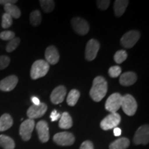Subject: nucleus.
I'll return each instance as SVG.
<instances>
[{
  "label": "nucleus",
  "mask_w": 149,
  "mask_h": 149,
  "mask_svg": "<svg viewBox=\"0 0 149 149\" xmlns=\"http://www.w3.org/2000/svg\"><path fill=\"white\" fill-rule=\"evenodd\" d=\"M108 91L107 80L102 76H97L93 81V86L90 91L91 97L95 102H99L106 96Z\"/></svg>",
  "instance_id": "obj_1"
},
{
  "label": "nucleus",
  "mask_w": 149,
  "mask_h": 149,
  "mask_svg": "<svg viewBox=\"0 0 149 149\" xmlns=\"http://www.w3.org/2000/svg\"><path fill=\"white\" fill-rule=\"evenodd\" d=\"M50 68V65L43 59L35 61L31 69V77L33 79H37L43 77L47 74Z\"/></svg>",
  "instance_id": "obj_2"
},
{
  "label": "nucleus",
  "mask_w": 149,
  "mask_h": 149,
  "mask_svg": "<svg viewBox=\"0 0 149 149\" xmlns=\"http://www.w3.org/2000/svg\"><path fill=\"white\" fill-rule=\"evenodd\" d=\"M124 113L128 116H133L135 114L137 109V104L135 98L129 94L122 97V106H121Z\"/></svg>",
  "instance_id": "obj_3"
},
{
  "label": "nucleus",
  "mask_w": 149,
  "mask_h": 149,
  "mask_svg": "<svg viewBox=\"0 0 149 149\" xmlns=\"http://www.w3.org/2000/svg\"><path fill=\"white\" fill-rule=\"evenodd\" d=\"M122 97L118 93H115L111 95L107 99L105 104V108L107 111L111 113H117V111L121 108L122 102Z\"/></svg>",
  "instance_id": "obj_4"
},
{
  "label": "nucleus",
  "mask_w": 149,
  "mask_h": 149,
  "mask_svg": "<svg viewBox=\"0 0 149 149\" xmlns=\"http://www.w3.org/2000/svg\"><path fill=\"white\" fill-rule=\"evenodd\" d=\"M121 122V116L118 113H111L104 118L100 123L102 130H108L116 128Z\"/></svg>",
  "instance_id": "obj_5"
},
{
  "label": "nucleus",
  "mask_w": 149,
  "mask_h": 149,
  "mask_svg": "<svg viewBox=\"0 0 149 149\" xmlns=\"http://www.w3.org/2000/svg\"><path fill=\"white\" fill-rule=\"evenodd\" d=\"M140 37V33L137 31H130L121 38V44L126 48H131L135 45Z\"/></svg>",
  "instance_id": "obj_6"
},
{
  "label": "nucleus",
  "mask_w": 149,
  "mask_h": 149,
  "mask_svg": "<svg viewBox=\"0 0 149 149\" xmlns=\"http://www.w3.org/2000/svg\"><path fill=\"white\" fill-rule=\"evenodd\" d=\"M35 123L34 120L28 119L22 123L19 127V135L24 141H29L34 130Z\"/></svg>",
  "instance_id": "obj_7"
},
{
  "label": "nucleus",
  "mask_w": 149,
  "mask_h": 149,
  "mask_svg": "<svg viewBox=\"0 0 149 149\" xmlns=\"http://www.w3.org/2000/svg\"><path fill=\"white\" fill-rule=\"evenodd\" d=\"M149 141L148 125H143L137 130L133 138V142L136 145L148 144Z\"/></svg>",
  "instance_id": "obj_8"
},
{
  "label": "nucleus",
  "mask_w": 149,
  "mask_h": 149,
  "mask_svg": "<svg viewBox=\"0 0 149 149\" xmlns=\"http://www.w3.org/2000/svg\"><path fill=\"white\" fill-rule=\"evenodd\" d=\"M72 29L78 35H85L89 32V25L86 20L80 17H74L71 20Z\"/></svg>",
  "instance_id": "obj_9"
},
{
  "label": "nucleus",
  "mask_w": 149,
  "mask_h": 149,
  "mask_svg": "<svg viewBox=\"0 0 149 149\" xmlns=\"http://www.w3.org/2000/svg\"><path fill=\"white\" fill-rule=\"evenodd\" d=\"M100 44L95 40H90L86 46L85 57L88 61H93L95 59L97 53L100 50Z\"/></svg>",
  "instance_id": "obj_10"
},
{
  "label": "nucleus",
  "mask_w": 149,
  "mask_h": 149,
  "mask_svg": "<svg viewBox=\"0 0 149 149\" xmlns=\"http://www.w3.org/2000/svg\"><path fill=\"white\" fill-rule=\"evenodd\" d=\"M53 140L59 146H70L74 142V137L71 133L61 132L54 135Z\"/></svg>",
  "instance_id": "obj_11"
},
{
  "label": "nucleus",
  "mask_w": 149,
  "mask_h": 149,
  "mask_svg": "<svg viewBox=\"0 0 149 149\" xmlns=\"http://www.w3.org/2000/svg\"><path fill=\"white\" fill-rule=\"evenodd\" d=\"M47 111V106L44 103H40L39 105H32L27 111V116L29 119L40 118L46 113Z\"/></svg>",
  "instance_id": "obj_12"
},
{
  "label": "nucleus",
  "mask_w": 149,
  "mask_h": 149,
  "mask_svg": "<svg viewBox=\"0 0 149 149\" xmlns=\"http://www.w3.org/2000/svg\"><path fill=\"white\" fill-rule=\"evenodd\" d=\"M18 83V77L16 75H10L0 81V91L10 92L15 88Z\"/></svg>",
  "instance_id": "obj_13"
},
{
  "label": "nucleus",
  "mask_w": 149,
  "mask_h": 149,
  "mask_svg": "<svg viewBox=\"0 0 149 149\" xmlns=\"http://www.w3.org/2000/svg\"><path fill=\"white\" fill-rule=\"evenodd\" d=\"M36 129L41 142H47L50 137L48 123L44 120L40 121L36 124Z\"/></svg>",
  "instance_id": "obj_14"
},
{
  "label": "nucleus",
  "mask_w": 149,
  "mask_h": 149,
  "mask_svg": "<svg viewBox=\"0 0 149 149\" xmlns=\"http://www.w3.org/2000/svg\"><path fill=\"white\" fill-rule=\"evenodd\" d=\"M66 88L64 86H59L53 91L51 95V101L54 104H61L66 95Z\"/></svg>",
  "instance_id": "obj_15"
},
{
  "label": "nucleus",
  "mask_w": 149,
  "mask_h": 149,
  "mask_svg": "<svg viewBox=\"0 0 149 149\" xmlns=\"http://www.w3.org/2000/svg\"><path fill=\"white\" fill-rule=\"evenodd\" d=\"M46 61L48 64L55 65L59 60V54L55 46H50L45 51Z\"/></svg>",
  "instance_id": "obj_16"
},
{
  "label": "nucleus",
  "mask_w": 149,
  "mask_h": 149,
  "mask_svg": "<svg viewBox=\"0 0 149 149\" xmlns=\"http://www.w3.org/2000/svg\"><path fill=\"white\" fill-rule=\"evenodd\" d=\"M137 79V74L135 72L129 71L121 74L120 77V83L124 86H128L134 84Z\"/></svg>",
  "instance_id": "obj_17"
},
{
  "label": "nucleus",
  "mask_w": 149,
  "mask_h": 149,
  "mask_svg": "<svg viewBox=\"0 0 149 149\" xmlns=\"http://www.w3.org/2000/svg\"><path fill=\"white\" fill-rule=\"evenodd\" d=\"M13 124V120L8 113H5L0 117V132L5 131Z\"/></svg>",
  "instance_id": "obj_18"
},
{
  "label": "nucleus",
  "mask_w": 149,
  "mask_h": 149,
  "mask_svg": "<svg viewBox=\"0 0 149 149\" xmlns=\"http://www.w3.org/2000/svg\"><path fill=\"white\" fill-rule=\"evenodd\" d=\"M72 126V120L70 114L67 112H64L61 115L60 120L59 122V128L62 129H68Z\"/></svg>",
  "instance_id": "obj_19"
},
{
  "label": "nucleus",
  "mask_w": 149,
  "mask_h": 149,
  "mask_svg": "<svg viewBox=\"0 0 149 149\" xmlns=\"http://www.w3.org/2000/svg\"><path fill=\"white\" fill-rule=\"evenodd\" d=\"M128 1L127 0H116L114 3V11L117 17H121L125 12Z\"/></svg>",
  "instance_id": "obj_20"
},
{
  "label": "nucleus",
  "mask_w": 149,
  "mask_h": 149,
  "mask_svg": "<svg viewBox=\"0 0 149 149\" xmlns=\"http://www.w3.org/2000/svg\"><path fill=\"white\" fill-rule=\"evenodd\" d=\"M130 141L126 137H121L112 142L109 146L110 149H126L129 146Z\"/></svg>",
  "instance_id": "obj_21"
},
{
  "label": "nucleus",
  "mask_w": 149,
  "mask_h": 149,
  "mask_svg": "<svg viewBox=\"0 0 149 149\" xmlns=\"http://www.w3.org/2000/svg\"><path fill=\"white\" fill-rule=\"evenodd\" d=\"M4 10L6 13L8 14L9 15L11 16L12 18L18 19L20 17V16H21V11H20V9L15 4H11V3L5 4Z\"/></svg>",
  "instance_id": "obj_22"
},
{
  "label": "nucleus",
  "mask_w": 149,
  "mask_h": 149,
  "mask_svg": "<svg viewBox=\"0 0 149 149\" xmlns=\"http://www.w3.org/2000/svg\"><path fill=\"white\" fill-rule=\"evenodd\" d=\"M0 147L3 149H14L15 147V144L11 137L5 135H0Z\"/></svg>",
  "instance_id": "obj_23"
},
{
  "label": "nucleus",
  "mask_w": 149,
  "mask_h": 149,
  "mask_svg": "<svg viewBox=\"0 0 149 149\" xmlns=\"http://www.w3.org/2000/svg\"><path fill=\"white\" fill-rule=\"evenodd\" d=\"M80 97V93L77 90L75 89H72L69 92L67 97V104L68 105L70 106V107H74L77 102L79 100V98Z\"/></svg>",
  "instance_id": "obj_24"
},
{
  "label": "nucleus",
  "mask_w": 149,
  "mask_h": 149,
  "mask_svg": "<svg viewBox=\"0 0 149 149\" xmlns=\"http://www.w3.org/2000/svg\"><path fill=\"white\" fill-rule=\"evenodd\" d=\"M42 22V15L40 10H36L33 11L30 14V23L33 26H37Z\"/></svg>",
  "instance_id": "obj_25"
},
{
  "label": "nucleus",
  "mask_w": 149,
  "mask_h": 149,
  "mask_svg": "<svg viewBox=\"0 0 149 149\" xmlns=\"http://www.w3.org/2000/svg\"><path fill=\"white\" fill-rule=\"evenodd\" d=\"M40 6L46 13H51L55 8V2L52 0H40Z\"/></svg>",
  "instance_id": "obj_26"
},
{
  "label": "nucleus",
  "mask_w": 149,
  "mask_h": 149,
  "mask_svg": "<svg viewBox=\"0 0 149 149\" xmlns=\"http://www.w3.org/2000/svg\"><path fill=\"white\" fill-rule=\"evenodd\" d=\"M20 44V39L19 37H15V38L11 40L8 44H7L6 47V51L8 53H11V52L14 51L18 46Z\"/></svg>",
  "instance_id": "obj_27"
},
{
  "label": "nucleus",
  "mask_w": 149,
  "mask_h": 149,
  "mask_svg": "<svg viewBox=\"0 0 149 149\" xmlns=\"http://www.w3.org/2000/svg\"><path fill=\"white\" fill-rule=\"evenodd\" d=\"M128 55L126 52L124 50L117 51L114 55V60L117 64H122L127 58Z\"/></svg>",
  "instance_id": "obj_28"
},
{
  "label": "nucleus",
  "mask_w": 149,
  "mask_h": 149,
  "mask_svg": "<svg viewBox=\"0 0 149 149\" xmlns=\"http://www.w3.org/2000/svg\"><path fill=\"white\" fill-rule=\"evenodd\" d=\"M13 24V18L8 14H3L2 19H1V26L3 29H8Z\"/></svg>",
  "instance_id": "obj_29"
},
{
  "label": "nucleus",
  "mask_w": 149,
  "mask_h": 149,
  "mask_svg": "<svg viewBox=\"0 0 149 149\" xmlns=\"http://www.w3.org/2000/svg\"><path fill=\"white\" fill-rule=\"evenodd\" d=\"M122 72V68L119 66H113L111 67L109 70V74L110 77L115 78L117 77Z\"/></svg>",
  "instance_id": "obj_30"
},
{
  "label": "nucleus",
  "mask_w": 149,
  "mask_h": 149,
  "mask_svg": "<svg viewBox=\"0 0 149 149\" xmlns=\"http://www.w3.org/2000/svg\"><path fill=\"white\" fill-rule=\"evenodd\" d=\"M15 33L10 31H3V32L0 33V39L5 41H10L15 37Z\"/></svg>",
  "instance_id": "obj_31"
},
{
  "label": "nucleus",
  "mask_w": 149,
  "mask_h": 149,
  "mask_svg": "<svg viewBox=\"0 0 149 149\" xmlns=\"http://www.w3.org/2000/svg\"><path fill=\"white\" fill-rule=\"evenodd\" d=\"M10 59L8 56H0V70L5 69L6 68H7L10 64Z\"/></svg>",
  "instance_id": "obj_32"
},
{
  "label": "nucleus",
  "mask_w": 149,
  "mask_h": 149,
  "mask_svg": "<svg viewBox=\"0 0 149 149\" xmlns=\"http://www.w3.org/2000/svg\"><path fill=\"white\" fill-rule=\"evenodd\" d=\"M111 1L107 0H98L97 1V7L101 10H106L109 6Z\"/></svg>",
  "instance_id": "obj_33"
},
{
  "label": "nucleus",
  "mask_w": 149,
  "mask_h": 149,
  "mask_svg": "<svg viewBox=\"0 0 149 149\" xmlns=\"http://www.w3.org/2000/svg\"><path fill=\"white\" fill-rule=\"evenodd\" d=\"M79 149H94L93 144L91 141H85L81 144Z\"/></svg>",
  "instance_id": "obj_34"
},
{
  "label": "nucleus",
  "mask_w": 149,
  "mask_h": 149,
  "mask_svg": "<svg viewBox=\"0 0 149 149\" xmlns=\"http://www.w3.org/2000/svg\"><path fill=\"white\" fill-rule=\"evenodd\" d=\"M61 115L57 112L56 110H54L51 114V119L52 122H55V121H57L58 119H60Z\"/></svg>",
  "instance_id": "obj_35"
},
{
  "label": "nucleus",
  "mask_w": 149,
  "mask_h": 149,
  "mask_svg": "<svg viewBox=\"0 0 149 149\" xmlns=\"http://www.w3.org/2000/svg\"><path fill=\"white\" fill-rule=\"evenodd\" d=\"M17 2V0H0V4L5 5V4H15V3Z\"/></svg>",
  "instance_id": "obj_36"
},
{
  "label": "nucleus",
  "mask_w": 149,
  "mask_h": 149,
  "mask_svg": "<svg viewBox=\"0 0 149 149\" xmlns=\"http://www.w3.org/2000/svg\"><path fill=\"white\" fill-rule=\"evenodd\" d=\"M113 133H114L115 136H120L121 134H122V130L120 128H115L114 130H113Z\"/></svg>",
  "instance_id": "obj_37"
},
{
  "label": "nucleus",
  "mask_w": 149,
  "mask_h": 149,
  "mask_svg": "<svg viewBox=\"0 0 149 149\" xmlns=\"http://www.w3.org/2000/svg\"><path fill=\"white\" fill-rule=\"evenodd\" d=\"M32 102L33 103V105H36V106L39 105V104L41 103L40 100H39L37 97H33L32 98Z\"/></svg>",
  "instance_id": "obj_38"
}]
</instances>
